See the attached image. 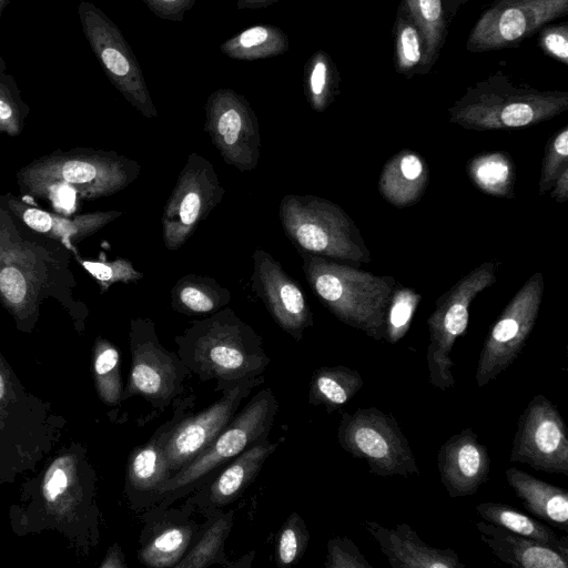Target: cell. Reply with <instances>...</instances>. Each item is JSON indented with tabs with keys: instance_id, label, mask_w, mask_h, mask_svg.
Here are the masks:
<instances>
[{
	"instance_id": "1",
	"label": "cell",
	"mask_w": 568,
	"mask_h": 568,
	"mask_svg": "<svg viewBox=\"0 0 568 568\" xmlns=\"http://www.w3.org/2000/svg\"><path fill=\"white\" fill-rule=\"evenodd\" d=\"M178 355L201 382L229 383L261 376L270 364L262 337L230 307L194 321L174 338Z\"/></svg>"
},
{
	"instance_id": "2",
	"label": "cell",
	"mask_w": 568,
	"mask_h": 568,
	"mask_svg": "<svg viewBox=\"0 0 568 568\" xmlns=\"http://www.w3.org/2000/svg\"><path fill=\"white\" fill-rule=\"evenodd\" d=\"M298 253L307 283L321 303L344 324L375 341L384 339L395 278L324 256Z\"/></svg>"
},
{
	"instance_id": "3",
	"label": "cell",
	"mask_w": 568,
	"mask_h": 568,
	"mask_svg": "<svg viewBox=\"0 0 568 568\" xmlns=\"http://www.w3.org/2000/svg\"><path fill=\"white\" fill-rule=\"evenodd\" d=\"M567 110V91L539 90L497 72L467 88L448 114L466 130L490 131L527 128Z\"/></svg>"
},
{
	"instance_id": "4",
	"label": "cell",
	"mask_w": 568,
	"mask_h": 568,
	"mask_svg": "<svg viewBox=\"0 0 568 568\" xmlns=\"http://www.w3.org/2000/svg\"><path fill=\"white\" fill-rule=\"evenodd\" d=\"M282 227L297 248L359 266L372 261L352 217L334 202L315 195H285L278 207Z\"/></svg>"
},
{
	"instance_id": "5",
	"label": "cell",
	"mask_w": 568,
	"mask_h": 568,
	"mask_svg": "<svg viewBox=\"0 0 568 568\" xmlns=\"http://www.w3.org/2000/svg\"><path fill=\"white\" fill-rule=\"evenodd\" d=\"M277 410L272 389L257 392L195 458L163 484L158 494L160 508L202 486L215 469L267 439Z\"/></svg>"
},
{
	"instance_id": "6",
	"label": "cell",
	"mask_w": 568,
	"mask_h": 568,
	"mask_svg": "<svg viewBox=\"0 0 568 568\" xmlns=\"http://www.w3.org/2000/svg\"><path fill=\"white\" fill-rule=\"evenodd\" d=\"M499 266L498 261L481 263L435 302V308L426 322L429 331L426 364L432 386L440 390L455 386L452 349L456 339L467 329L471 302L497 281Z\"/></svg>"
},
{
	"instance_id": "7",
	"label": "cell",
	"mask_w": 568,
	"mask_h": 568,
	"mask_svg": "<svg viewBox=\"0 0 568 568\" xmlns=\"http://www.w3.org/2000/svg\"><path fill=\"white\" fill-rule=\"evenodd\" d=\"M337 440L346 453L366 462L371 474L408 478L420 473L399 424L392 414L377 407L344 412Z\"/></svg>"
},
{
	"instance_id": "8",
	"label": "cell",
	"mask_w": 568,
	"mask_h": 568,
	"mask_svg": "<svg viewBox=\"0 0 568 568\" xmlns=\"http://www.w3.org/2000/svg\"><path fill=\"white\" fill-rule=\"evenodd\" d=\"M129 336L132 361L122 400L141 395L154 408L164 409L183 393L184 381L191 373L178 354L160 343L152 320L133 318Z\"/></svg>"
},
{
	"instance_id": "9",
	"label": "cell",
	"mask_w": 568,
	"mask_h": 568,
	"mask_svg": "<svg viewBox=\"0 0 568 568\" xmlns=\"http://www.w3.org/2000/svg\"><path fill=\"white\" fill-rule=\"evenodd\" d=\"M544 290V275L536 272L503 310L479 354L475 374L478 387L493 382L519 356L534 329Z\"/></svg>"
},
{
	"instance_id": "10",
	"label": "cell",
	"mask_w": 568,
	"mask_h": 568,
	"mask_svg": "<svg viewBox=\"0 0 568 568\" xmlns=\"http://www.w3.org/2000/svg\"><path fill=\"white\" fill-rule=\"evenodd\" d=\"M225 190L212 163L191 152L162 214V237L170 251L179 250L201 221L222 201Z\"/></svg>"
},
{
	"instance_id": "11",
	"label": "cell",
	"mask_w": 568,
	"mask_h": 568,
	"mask_svg": "<svg viewBox=\"0 0 568 568\" xmlns=\"http://www.w3.org/2000/svg\"><path fill=\"white\" fill-rule=\"evenodd\" d=\"M568 13V0H494L474 24L466 49L481 53L518 47Z\"/></svg>"
},
{
	"instance_id": "12",
	"label": "cell",
	"mask_w": 568,
	"mask_h": 568,
	"mask_svg": "<svg viewBox=\"0 0 568 568\" xmlns=\"http://www.w3.org/2000/svg\"><path fill=\"white\" fill-rule=\"evenodd\" d=\"M263 382L261 375L229 383L220 388L222 396L205 409L156 434L172 475L195 458L224 429L242 402Z\"/></svg>"
},
{
	"instance_id": "13",
	"label": "cell",
	"mask_w": 568,
	"mask_h": 568,
	"mask_svg": "<svg viewBox=\"0 0 568 568\" xmlns=\"http://www.w3.org/2000/svg\"><path fill=\"white\" fill-rule=\"evenodd\" d=\"M509 460L547 474L568 475L567 427L545 395H535L519 416Z\"/></svg>"
},
{
	"instance_id": "14",
	"label": "cell",
	"mask_w": 568,
	"mask_h": 568,
	"mask_svg": "<svg viewBox=\"0 0 568 568\" xmlns=\"http://www.w3.org/2000/svg\"><path fill=\"white\" fill-rule=\"evenodd\" d=\"M252 291L262 300L275 323L295 341L313 326V315L302 287L262 248L252 255Z\"/></svg>"
},
{
	"instance_id": "15",
	"label": "cell",
	"mask_w": 568,
	"mask_h": 568,
	"mask_svg": "<svg viewBox=\"0 0 568 568\" xmlns=\"http://www.w3.org/2000/svg\"><path fill=\"white\" fill-rule=\"evenodd\" d=\"M437 467L449 497L471 496L489 477L490 456L477 434L467 427L442 444Z\"/></svg>"
},
{
	"instance_id": "16",
	"label": "cell",
	"mask_w": 568,
	"mask_h": 568,
	"mask_svg": "<svg viewBox=\"0 0 568 568\" xmlns=\"http://www.w3.org/2000/svg\"><path fill=\"white\" fill-rule=\"evenodd\" d=\"M214 109L206 124L212 143L226 164L244 173L256 168L261 139L255 121L239 104Z\"/></svg>"
},
{
	"instance_id": "17",
	"label": "cell",
	"mask_w": 568,
	"mask_h": 568,
	"mask_svg": "<svg viewBox=\"0 0 568 568\" xmlns=\"http://www.w3.org/2000/svg\"><path fill=\"white\" fill-rule=\"evenodd\" d=\"M363 526L393 568H465L453 549L429 546L406 523L387 528L376 521L364 520Z\"/></svg>"
},
{
	"instance_id": "18",
	"label": "cell",
	"mask_w": 568,
	"mask_h": 568,
	"mask_svg": "<svg viewBox=\"0 0 568 568\" xmlns=\"http://www.w3.org/2000/svg\"><path fill=\"white\" fill-rule=\"evenodd\" d=\"M282 440L271 443L267 439L257 443L226 464L207 487L195 496V503L206 516L221 510L233 503L254 481L266 459L274 453Z\"/></svg>"
},
{
	"instance_id": "19",
	"label": "cell",
	"mask_w": 568,
	"mask_h": 568,
	"mask_svg": "<svg viewBox=\"0 0 568 568\" xmlns=\"http://www.w3.org/2000/svg\"><path fill=\"white\" fill-rule=\"evenodd\" d=\"M475 525L481 541L504 564L518 568H568V546L544 544L485 520Z\"/></svg>"
},
{
	"instance_id": "20",
	"label": "cell",
	"mask_w": 568,
	"mask_h": 568,
	"mask_svg": "<svg viewBox=\"0 0 568 568\" xmlns=\"http://www.w3.org/2000/svg\"><path fill=\"white\" fill-rule=\"evenodd\" d=\"M154 520L139 550V560L155 568L175 567L196 539L201 526L179 514Z\"/></svg>"
},
{
	"instance_id": "21",
	"label": "cell",
	"mask_w": 568,
	"mask_h": 568,
	"mask_svg": "<svg viewBox=\"0 0 568 568\" xmlns=\"http://www.w3.org/2000/svg\"><path fill=\"white\" fill-rule=\"evenodd\" d=\"M428 181V168L423 158L404 149L385 163L379 175L378 190L388 203L405 207L419 201Z\"/></svg>"
},
{
	"instance_id": "22",
	"label": "cell",
	"mask_w": 568,
	"mask_h": 568,
	"mask_svg": "<svg viewBox=\"0 0 568 568\" xmlns=\"http://www.w3.org/2000/svg\"><path fill=\"white\" fill-rule=\"evenodd\" d=\"M506 480L523 506L536 518L568 531V493L515 467L506 470Z\"/></svg>"
},
{
	"instance_id": "23",
	"label": "cell",
	"mask_w": 568,
	"mask_h": 568,
	"mask_svg": "<svg viewBox=\"0 0 568 568\" xmlns=\"http://www.w3.org/2000/svg\"><path fill=\"white\" fill-rule=\"evenodd\" d=\"M171 476L166 456L156 436L131 453L126 480L131 491L141 498L142 507L158 501L160 488Z\"/></svg>"
},
{
	"instance_id": "24",
	"label": "cell",
	"mask_w": 568,
	"mask_h": 568,
	"mask_svg": "<svg viewBox=\"0 0 568 568\" xmlns=\"http://www.w3.org/2000/svg\"><path fill=\"white\" fill-rule=\"evenodd\" d=\"M230 300V291L205 275H184L171 290L172 308L187 316H210L225 307Z\"/></svg>"
},
{
	"instance_id": "25",
	"label": "cell",
	"mask_w": 568,
	"mask_h": 568,
	"mask_svg": "<svg viewBox=\"0 0 568 568\" xmlns=\"http://www.w3.org/2000/svg\"><path fill=\"white\" fill-rule=\"evenodd\" d=\"M394 67L406 79L427 74L426 44L419 24L399 1L393 26Z\"/></svg>"
},
{
	"instance_id": "26",
	"label": "cell",
	"mask_w": 568,
	"mask_h": 568,
	"mask_svg": "<svg viewBox=\"0 0 568 568\" xmlns=\"http://www.w3.org/2000/svg\"><path fill=\"white\" fill-rule=\"evenodd\" d=\"M358 371L345 365L322 366L314 371L308 389V402L333 413L346 405L363 387Z\"/></svg>"
},
{
	"instance_id": "27",
	"label": "cell",
	"mask_w": 568,
	"mask_h": 568,
	"mask_svg": "<svg viewBox=\"0 0 568 568\" xmlns=\"http://www.w3.org/2000/svg\"><path fill=\"white\" fill-rule=\"evenodd\" d=\"M466 172L479 191L496 197H515L516 165L508 153L477 154L468 160Z\"/></svg>"
},
{
	"instance_id": "28",
	"label": "cell",
	"mask_w": 568,
	"mask_h": 568,
	"mask_svg": "<svg viewBox=\"0 0 568 568\" xmlns=\"http://www.w3.org/2000/svg\"><path fill=\"white\" fill-rule=\"evenodd\" d=\"M201 526L196 539L174 568H204L226 565L224 544L233 526L234 511H216Z\"/></svg>"
},
{
	"instance_id": "29",
	"label": "cell",
	"mask_w": 568,
	"mask_h": 568,
	"mask_svg": "<svg viewBox=\"0 0 568 568\" xmlns=\"http://www.w3.org/2000/svg\"><path fill=\"white\" fill-rule=\"evenodd\" d=\"M483 520L499 526L517 535L554 546H568V538H559L554 530L516 508L501 504L485 501L476 506Z\"/></svg>"
},
{
	"instance_id": "30",
	"label": "cell",
	"mask_w": 568,
	"mask_h": 568,
	"mask_svg": "<svg viewBox=\"0 0 568 568\" xmlns=\"http://www.w3.org/2000/svg\"><path fill=\"white\" fill-rule=\"evenodd\" d=\"M419 24L427 53V68L436 64L448 34L450 21L443 0H400Z\"/></svg>"
},
{
	"instance_id": "31",
	"label": "cell",
	"mask_w": 568,
	"mask_h": 568,
	"mask_svg": "<svg viewBox=\"0 0 568 568\" xmlns=\"http://www.w3.org/2000/svg\"><path fill=\"white\" fill-rule=\"evenodd\" d=\"M93 377L100 398L108 405L122 400L123 382L120 369V353L105 339H98L93 352Z\"/></svg>"
},
{
	"instance_id": "32",
	"label": "cell",
	"mask_w": 568,
	"mask_h": 568,
	"mask_svg": "<svg viewBox=\"0 0 568 568\" xmlns=\"http://www.w3.org/2000/svg\"><path fill=\"white\" fill-rule=\"evenodd\" d=\"M78 476L74 460L70 456L55 459L49 467L43 485V498L57 513H64L72 504Z\"/></svg>"
},
{
	"instance_id": "33",
	"label": "cell",
	"mask_w": 568,
	"mask_h": 568,
	"mask_svg": "<svg viewBox=\"0 0 568 568\" xmlns=\"http://www.w3.org/2000/svg\"><path fill=\"white\" fill-rule=\"evenodd\" d=\"M420 300L422 295L413 288L396 284L385 318L384 339L387 343L396 344L407 334Z\"/></svg>"
},
{
	"instance_id": "34",
	"label": "cell",
	"mask_w": 568,
	"mask_h": 568,
	"mask_svg": "<svg viewBox=\"0 0 568 568\" xmlns=\"http://www.w3.org/2000/svg\"><path fill=\"white\" fill-rule=\"evenodd\" d=\"M310 541V532L303 518L292 513L278 530L275 560L278 567H288L300 561Z\"/></svg>"
},
{
	"instance_id": "35",
	"label": "cell",
	"mask_w": 568,
	"mask_h": 568,
	"mask_svg": "<svg viewBox=\"0 0 568 568\" xmlns=\"http://www.w3.org/2000/svg\"><path fill=\"white\" fill-rule=\"evenodd\" d=\"M568 169V125L552 134L545 146L541 162L539 194L550 191L558 176Z\"/></svg>"
},
{
	"instance_id": "36",
	"label": "cell",
	"mask_w": 568,
	"mask_h": 568,
	"mask_svg": "<svg viewBox=\"0 0 568 568\" xmlns=\"http://www.w3.org/2000/svg\"><path fill=\"white\" fill-rule=\"evenodd\" d=\"M326 568H373L358 547L347 537H334L327 541Z\"/></svg>"
},
{
	"instance_id": "37",
	"label": "cell",
	"mask_w": 568,
	"mask_h": 568,
	"mask_svg": "<svg viewBox=\"0 0 568 568\" xmlns=\"http://www.w3.org/2000/svg\"><path fill=\"white\" fill-rule=\"evenodd\" d=\"M85 268L106 288L114 282H138L144 274L135 270L129 260L112 262H83Z\"/></svg>"
},
{
	"instance_id": "38",
	"label": "cell",
	"mask_w": 568,
	"mask_h": 568,
	"mask_svg": "<svg viewBox=\"0 0 568 568\" xmlns=\"http://www.w3.org/2000/svg\"><path fill=\"white\" fill-rule=\"evenodd\" d=\"M16 79L7 72V64L0 55V123H14L24 111Z\"/></svg>"
},
{
	"instance_id": "39",
	"label": "cell",
	"mask_w": 568,
	"mask_h": 568,
	"mask_svg": "<svg viewBox=\"0 0 568 568\" xmlns=\"http://www.w3.org/2000/svg\"><path fill=\"white\" fill-rule=\"evenodd\" d=\"M538 47L544 54L568 64V23H548L538 31Z\"/></svg>"
},
{
	"instance_id": "40",
	"label": "cell",
	"mask_w": 568,
	"mask_h": 568,
	"mask_svg": "<svg viewBox=\"0 0 568 568\" xmlns=\"http://www.w3.org/2000/svg\"><path fill=\"white\" fill-rule=\"evenodd\" d=\"M328 65L325 59L316 61L313 67L310 87L312 93V101L314 108L323 110L326 108L329 100V88H328Z\"/></svg>"
},
{
	"instance_id": "41",
	"label": "cell",
	"mask_w": 568,
	"mask_h": 568,
	"mask_svg": "<svg viewBox=\"0 0 568 568\" xmlns=\"http://www.w3.org/2000/svg\"><path fill=\"white\" fill-rule=\"evenodd\" d=\"M0 291L13 305L20 304L27 294V283L19 270L6 267L0 272Z\"/></svg>"
},
{
	"instance_id": "42",
	"label": "cell",
	"mask_w": 568,
	"mask_h": 568,
	"mask_svg": "<svg viewBox=\"0 0 568 568\" xmlns=\"http://www.w3.org/2000/svg\"><path fill=\"white\" fill-rule=\"evenodd\" d=\"M13 400V384L11 372L7 363L0 356V423L7 414V409Z\"/></svg>"
},
{
	"instance_id": "43",
	"label": "cell",
	"mask_w": 568,
	"mask_h": 568,
	"mask_svg": "<svg viewBox=\"0 0 568 568\" xmlns=\"http://www.w3.org/2000/svg\"><path fill=\"white\" fill-rule=\"evenodd\" d=\"M23 220L29 226L37 231L47 232L51 230L52 216L38 209H27L23 213Z\"/></svg>"
},
{
	"instance_id": "44",
	"label": "cell",
	"mask_w": 568,
	"mask_h": 568,
	"mask_svg": "<svg viewBox=\"0 0 568 568\" xmlns=\"http://www.w3.org/2000/svg\"><path fill=\"white\" fill-rule=\"evenodd\" d=\"M550 196L558 203L568 201V169H566L552 184Z\"/></svg>"
},
{
	"instance_id": "45",
	"label": "cell",
	"mask_w": 568,
	"mask_h": 568,
	"mask_svg": "<svg viewBox=\"0 0 568 568\" xmlns=\"http://www.w3.org/2000/svg\"><path fill=\"white\" fill-rule=\"evenodd\" d=\"M266 38V29L263 27H255L244 31L240 37V41L243 47L248 48L264 42Z\"/></svg>"
},
{
	"instance_id": "46",
	"label": "cell",
	"mask_w": 568,
	"mask_h": 568,
	"mask_svg": "<svg viewBox=\"0 0 568 568\" xmlns=\"http://www.w3.org/2000/svg\"><path fill=\"white\" fill-rule=\"evenodd\" d=\"M101 568H125L126 564L124 561L123 554L121 548L118 545H114L109 549L108 555L105 556L103 562L100 565Z\"/></svg>"
},
{
	"instance_id": "47",
	"label": "cell",
	"mask_w": 568,
	"mask_h": 568,
	"mask_svg": "<svg viewBox=\"0 0 568 568\" xmlns=\"http://www.w3.org/2000/svg\"><path fill=\"white\" fill-rule=\"evenodd\" d=\"M444 1V7H445V10H446V13L449 18V20L452 18L455 17V14L457 13V11L459 10V8L467 1V0H443Z\"/></svg>"
},
{
	"instance_id": "48",
	"label": "cell",
	"mask_w": 568,
	"mask_h": 568,
	"mask_svg": "<svg viewBox=\"0 0 568 568\" xmlns=\"http://www.w3.org/2000/svg\"><path fill=\"white\" fill-rule=\"evenodd\" d=\"M11 0H0V20L4 9L8 7Z\"/></svg>"
},
{
	"instance_id": "49",
	"label": "cell",
	"mask_w": 568,
	"mask_h": 568,
	"mask_svg": "<svg viewBox=\"0 0 568 568\" xmlns=\"http://www.w3.org/2000/svg\"><path fill=\"white\" fill-rule=\"evenodd\" d=\"M164 1H166V2H172V1H175V0H164Z\"/></svg>"
}]
</instances>
